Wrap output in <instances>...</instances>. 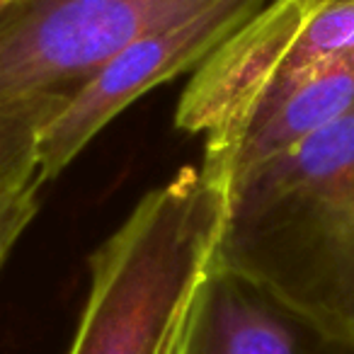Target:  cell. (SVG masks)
<instances>
[{
	"label": "cell",
	"mask_w": 354,
	"mask_h": 354,
	"mask_svg": "<svg viewBox=\"0 0 354 354\" xmlns=\"http://www.w3.org/2000/svg\"><path fill=\"white\" fill-rule=\"evenodd\" d=\"M216 262L354 342V107L231 185Z\"/></svg>",
	"instance_id": "6da1fadb"
},
{
	"label": "cell",
	"mask_w": 354,
	"mask_h": 354,
	"mask_svg": "<svg viewBox=\"0 0 354 354\" xmlns=\"http://www.w3.org/2000/svg\"><path fill=\"white\" fill-rule=\"evenodd\" d=\"M228 185L187 165L136 202L90 255L68 354H177L194 296L216 262Z\"/></svg>",
	"instance_id": "7a4b0ae2"
},
{
	"label": "cell",
	"mask_w": 354,
	"mask_h": 354,
	"mask_svg": "<svg viewBox=\"0 0 354 354\" xmlns=\"http://www.w3.org/2000/svg\"><path fill=\"white\" fill-rule=\"evenodd\" d=\"M204 0H0V109L68 100L148 30Z\"/></svg>",
	"instance_id": "3957f363"
},
{
	"label": "cell",
	"mask_w": 354,
	"mask_h": 354,
	"mask_svg": "<svg viewBox=\"0 0 354 354\" xmlns=\"http://www.w3.org/2000/svg\"><path fill=\"white\" fill-rule=\"evenodd\" d=\"M267 3L204 0L119 51L41 129L39 172L46 183L56 180L129 104L177 73L199 66Z\"/></svg>",
	"instance_id": "277c9868"
},
{
	"label": "cell",
	"mask_w": 354,
	"mask_h": 354,
	"mask_svg": "<svg viewBox=\"0 0 354 354\" xmlns=\"http://www.w3.org/2000/svg\"><path fill=\"white\" fill-rule=\"evenodd\" d=\"M310 10L306 0H270L197 66L175 124L204 138L202 165L216 170L228 158Z\"/></svg>",
	"instance_id": "5b68a950"
},
{
	"label": "cell",
	"mask_w": 354,
	"mask_h": 354,
	"mask_svg": "<svg viewBox=\"0 0 354 354\" xmlns=\"http://www.w3.org/2000/svg\"><path fill=\"white\" fill-rule=\"evenodd\" d=\"M177 354H354V342L214 262L194 296Z\"/></svg>",
	"instance_id": "8992f818"
},
{
	"label": "cell",
	"mask_w": 354,
	"mask_h": 354,
	"mask_svg": "<svg viewBox=\"0 0 354 354\" xmlns=\"http://www.w3.org/2000/svg\"><path fill=\"white\" fill-rule=\"evenodd\" d=\"M352 107L354 64L310 71L294 80L279 97L257 109L226 160L216 170H207L221 177L231 189V185L248 170L323 131Z\"/></svg>",
	"instance_id": "52a82bcc"
},
{
	"label": "cell",
	"mask_w": 354,
	"mask_h": 354,
	"mask_svg": "<svg viewBox=\"0 0 354 354\" xmlns=\"http://www.w3.org/2000/svg\"><path fill=\"white\" fill-rule=\"evenodd\" d=\"M64 104L61 97H39L0 109V192L41 175L39 133Z\"/></svg>",
	"instance_id": "ba28073f"
},
{
	"label": "cell",
	"mask_w": 354,
	"mask_h": 354,
	"mask_svg": "<svg viewBox=\"0 0 354 354\" xmlns=\"http://www.w3.org/2000/svg\"><path fill=\"white\" fill-rule=\"evenodd\" d=\"M46 180L41 175L32 177L30 183L0 192V270L6 265L8 255L20 241L39 212V194Z\"/></svg>",
	"instance_id": "9c48e42d"
},
{
	"label": "cell",
	"mask_w": 354,
	"mask_h": 354,
	"mask_svg": "<svg viewBox=\"0 0 354 354\" xmlns=\"http://www.w3.org/2000/svg\"><path fill=\"white\" fill-rule=\"evenodd\" d=\"M310 8H318V6H325V3H333V0H306Z\"/></svg>",
	"instance_id": "30bf717a"
}]
</instances>
